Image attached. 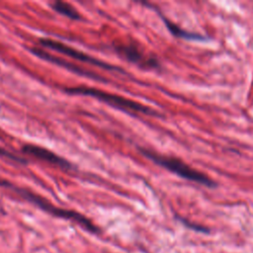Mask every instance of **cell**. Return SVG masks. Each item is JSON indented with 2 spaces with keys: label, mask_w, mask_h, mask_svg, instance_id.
<instances>
[{
  "label": "cell",
  "mask_w": 253,
  "mask_h": 253,
  "mask_svg": "<svg viewBox=\"0 0 253 253\" xmlns=\"http://www.w3.org/2000/svg\"><path fill=\"white\" fill-rule=\"evenodd\" d=\"M140 152L149 160L169 170L170 172L175 173L181 178H184L189 181H193L195 183L204 185L209 188L216 187V183L212 179H211L208 175H206L205 173L197 169H194L193 167H191L190 165H188L183 160L177 157L163 155L145 148H140Z\"/></svg>",
  "instance_id": "1"
},
{
  "label": "cell",
  "mask_w": 253,
  "mask_h": 253,
  "mask_svg": "<svg viewBox=\"0 0 253 253\" xmlns=\"http://www.w3.org/2000/svg\"><path fill=\"white\" fill-rule=\"evenodd\" d=\"M2 184L7 186V187H9V188H11V189H13L23 199H25L28 202L34 204L35 206H37L41 210L48 212L49 214H51L53 216L64 218V219H68V220H72L73 222H76L77 224H79L80 226H82L83 228H85L86 230H88V231H90L92 233L100 232V229L98 228V226H96L92 222V220H90L88 217H86L85 215L81 214L80 212H77V211H70V210L61 209V208H57L54 205L50 204L45 199L38 196L37 194H34V193L30 192L29 190L18 188L16 186H13L11 184H7V183H4V182Z\"/></svg>",
  "instance_id": "2"
},
{
  "label": "cell",
  "mask_w": 253,
  "mask_h": 253,
  "mask_svg": "<svg viewBox=\"0 0 253 253\" xmlns=\"http://www.w3.org/2000/svg\"><path fill=\"white\" fill-rule=\"evenodd\" d=\"M65 92L70 94H78V95H84V96H90L93 98H96L116 109L122 110L124 112L128 113H140L144 115H150V116H157V112L147 106H144L140 103H137L135 101L126 99L125 97H121L118 95H114L102 90H98L92 87H70L65 88Z\"/></svg>",
  "instance_id": "3"
},
{
  "label": "cell",
  "mask_w": 253,
  "mask_h": 253,
  "mask_svg": "<svg viewBox=\"0 0 253 253\" xmlns=\"http://www.w3.org/2000/svg\"><path fill=\"white\" fill-rule=\"evenodd\" d=\"M40 44L42 46H44V47H47V48H50L52 50H55L59 53H62V54H65L73 59H76V60H79V61H82V62H87V63H90L92 65H95V66H98V67H101V68H104V69H109V70H119V71H122L121 68L117 67V66H114V65H111L109 64L108 62H105L103 60H100L98 58H95L85 52H82L80 50H77L67 44H64L60 42H56L54 40H50V39H40L39 41Z\"/></svg>",
  "instance_id": "4"
},
{
  "label": "cell",
  "mask_w": 253,
  "mask_h": 253,
  "mask_svg": "<svg viewBox=\"0 0 253 253\" xmlns=\"http://www.w3.org/2000/svg\"><path fill=\"white\" fill-rule=\"evenodd\" d=\"M116 51L130 62L136 63L143 68H157L159 61L152 56H147L141 49L132 43H116Z\"/></svg>",
  "instance_id": "5"
},
{
  "label": "cell",
  "mask_w": 253,
  "mask_h": 253,
  "mask_svg": "<svg viewBox=\"0 0 253 253\" xmlns=\"http://www.w3.org/2000/svg\"><path fill=\"white\" fill-rule=\"evenodd\" d=\"M35 55H37L38 57L43 59V60H46L48 62H51L53 64H57L65 69H68L69 71H72L76 74H79V75H82V76H87V77H90L91 79H96V80H100V81H103L102 80V77L100 75H97L93 72H90L86 69H83L77 65H74V64H71L70 62L60 58V57H57V56H54L50 53H48L47 51L43 50L42 48H40V47H32L30 49Z\"/></svg>",
  "instance_id": "6"
},
{
  "label": "cell",
  "mask_w": 253,
  "mask_h": 253,
  "mask_svg": "<svg viewBox=\"0 0 253 253\" xmlns=\"http://www.w3.org/2000/svg\"><path fill=\"white\" fill-rule=\"evenodd\" d=\"M22 150L24 153H27L29 155H32L34 157H37L41 160L51 163V164L56 165L61 168H70V166H71L70 163L67 160H65L64 158L58 156L57 154H55L54 152H52L46 148L39 146V145L28 143L23 146Z\"/></svg>",
  "instance_id": "7"
},
{
  "label": "cell",
  "mask_w": 253,
  "mask_h": 253,
  "mask_svg": "<svg viewBox=\"0 0 253 253\" xmlns=\"http://www.w3.org/2000/svg\"><path fill=\"white\" fill-rule=\"evenodd\" d=\"M155 8V11L157 12V14L160 16L161 20L164 22L166 28L169 30V32L176 38H181V39H187L190 41H204L206 40V37L199 34V33H195V32H189L187 30H184L183 28L179 27L177 24L173 23L172 21H170L168 18L165 17V15L163 13H161V11H159L158 9Z\"/></svg>",
  "instance_id": "8"
},
{
  "label": "cell",
  "mask_w": 253,
  "mask_h": 253,
  "mask_svg": "<svg viewBox=\"0 0 253 253\" xmlns=\"http://www.w3.org/2000/svg\"><path fill=\"white\" fill-rule=\"evenodd\" d=\"M50 7L56 11L57 13L71 19V20H80L81 16L80 14L76 11V9H74L70 4L65 3V2H61V1H55L53 3L50 4Z\"/></svg>",
  "instance_id": "9"
},
{
  "label": "cell",
  "mask_w": 253,
  "mask_h": 253,
  "mask_svg": "<svg viewBox=\"0 0 253 253\" xmlns=\"http://www.w3.org/2000/svg\"><path fill=\"white\" fill-rule=\"evenodd\" d=\"M0 156H5V157H7V158H9V159H11V160H13V161H17V162H20V163H26L25 160L19 158L18 156L14 155L13 153L8 152L7 150H5V149H3V148H1V147H0Z\"/></svg>",
  "instance_id": "10"
}]
</instances>
